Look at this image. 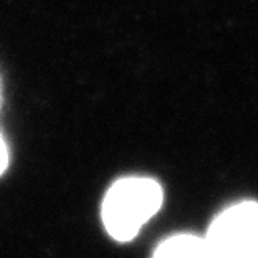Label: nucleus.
Masks as SVG:
<instances>
[{"label": "nucleus", "mask_w": 258, "mask_h": 258, "mask_svg": "<svg viewBox=\"0 0 258 258\" xmlns=\"http://www.w3.org/2000/svg\"><path fill=\"white\" fill-rule=\"evenodd\" d=\"M204 239L213 258H258V204L243 202L223 212Z\"/></svg>", "instance_id": "f03ea898"}, {"label": "nucleus", "mask_w": 258, "mask_h": 258, "mask_svg": "<svg viewBox=\"0 0 258 258\" xmlns=\"http://www.w3.org/2000/svg\"><path fill=\"white\" fill-rule=\"evenodd\" d=\"M154 258H213V255L204 238L179 235L162 243Z\"/></svg>", "instance_id": "7ed1b4c3"}, {"label": "nucleus", "mask_w": 258, "mask_h": 258, "mask_svg": "<svg viewBox=\"0 0 258 258\" xmlns=\"http://www.w3.org/2000/svg\"><path fill=\"white\" fill-rule=\"evenodd\" d=\"M160 185L146 177H127L114 183L103 202V221L118 241H129L162 206Z\"/></svg>", "instance_id": "f257e3e1"}, {"label": "nucleus", "mask_w": 258, "mask_h": 258, "mask_svg": "<svg viewBox=\"0 0 258 258\" xmlns=\"http://www.w3.org/2000/svg\"><path fill=\"white\" fill-rule=\"evenodd\" d=\"M7 163H8V153H7V146L5 142L0 136V174L4 173V170L7 168Z\"/></svg>", "instance_id": "20e7f679"}]
</instances>
